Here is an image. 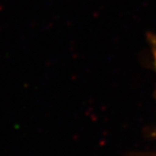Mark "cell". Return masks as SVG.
Masks as SVG:
<instances>
[{
  "mask_svg": "<svg viewBox=\"0 0 156 156\" xmlns=\"http://www.w3.org/2000/svg\"><path fill=\"white\" fill-rule=\"evenodd\" d=\"M152 47H153V56H154V64H155L156 68V39H154L152 42Z\"/></svg>",
  "mask_w": 156,
  "mask_h": 156,
  "instance_id": "6da1fadb",
  "label": "cell"
}]
</instances>
